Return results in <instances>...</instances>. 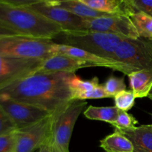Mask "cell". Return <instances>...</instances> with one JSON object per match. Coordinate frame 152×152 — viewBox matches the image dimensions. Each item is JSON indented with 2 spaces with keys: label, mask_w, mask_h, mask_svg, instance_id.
<instances>
[{
  "label": "cell",
  "mask_w": 152,
  "mask_h": 152,
  "mask_svg": "<svg viewBox=\"0 0 152 152\" xmlns=\"http://www.w3.org/2000/svg\"><path fill=\"white\" fill-rule=\"evenodd\" d=\"M140 38L152 39V16L142 12L134 13L129 16Z\"/></svg>",
  "instance_id": "cell-21"
},
{
  "label": "cell",
  "mask_w": 152,
  "mask_h": 152,
  "mask_svg": "<svg viewBox=\"0 0 152 152\" xmlns=\"http://www.w3.org/2000/svg\"><path fill=\"white\" fill-rule=\"evenodd\" d=\"M138 121L132 114H129L126 111L120 110L117 119L111 125L114 126L115 129H127L136 127V125Z\"/></svg>",
  "instance_id": "cell-24"
},
{
  "label": "cell",
  "mask_w": 152,
  "mask_h": 152,
  "mask_svg": "<svg viewBox=\"0 0 152 152\" xmlns=\"http://www.w3.org/2000/svg\"><path fill=\"white\" fill-rule=\"evenodd\" d=\"M17 131L16 125L0 105V136Z\"/></svg>",
  "instance_id": "cell-25"
},
{
  "label": "cell",
  "mask_w": 152,
  "mask_h": 152,
  "mask_svg": "<svg viewBox=\"0 0 152 152\" xmlns=\"http://www.w3.org/2000/svg\"><path fill=\"white\" fill-rule=\"evenodd\" d=\"M131 89L136 98L148 96L152 89V70H140L128 75Z\"/></svg>",
  "instance_id": "cell-17"
},
{
  "label": "cell",
  "mask_w": 152,
  "mask_h": 152,
  "mask_svg": "<svg viewBox=\"0 0 152 152\" xmlns=\"http://www.w3.org/2000/svg\"><path fill=\"white\" fill-rule=\"evenodd\" d=\"M17 5L28 7L61 27L65 32L86 31L84 19L73 14L71 12L50 4L47 0H29V1H11Z\"/></svg>",
  "instance_id": "cell-6"
},
{
  "label": "cell",
  "mask_w": 152,
  "mask_h": 152,
  "mask_svg": "<svg viewBox=\"0 0 152 152\" xmlns=\"http://www.w3.org/2000/svg\"><path fill=\"white\" fill-rule=\"evenodd\" d=\"M104 89L108 98L114 97L120 92L126 90L124 77L111 76L103 85Z\"/></svg>",
  "instance_id": "cell-22"
},
{
  "label": "cell",
  "mask_w": 152,
  "mask_h": 152,
  "mask_svg": "<svg viewBox=\"0 0 152 152\" xmlns=\"http://www.w3.org/2000/svg\"><path fill=\"white\" fill-rule=\"evenodd\" d=\"M135 13L142 12L152 16V0H131Z\"/></svg>",
  "instance_id": "cell-27"
},
{
  "label": "cell",
  "mask_w": 152,
  "mask_h": 152,
  "mask_svg": "<svg viewBox=\"0 0 152 152\" xmlns=\"http://www.w3.org/2000/svg\"><path fill=\"white\" fill-rule=\"evenodd\" d=\"M114 59L140 70H152V48L148 39L123 38L115 50Z\"/></svg>",
  "instance_id": "cell-7"
},
{
  "label": "cell",
  "mask_w": 152,
  "mask_h": 152,
  "mask_svg": "<svg viewBox=\"0 0 152 152\" xmlns=\"http://www.w3.org/2000/svg\"><path fill=\"white\" fill-rule=\"evenodd\" d=\"M120 110L116 106L96 107L90 105L83 112L88 120L103 121L112 124L117 119Z\"/></svg>",
  "instance_id": "cell-19"
},
{
  "label": "cell",
  "mask_w": 152,
  "mask_h": 152,
  "mask_svg": "<svg viewBox=\"0 0 152 152\" xmlns=\"http://www.w3.org/2000/svg\"><path fill=\"white\" fill-rule=\"evenodd\" d=\"M0 105L13 120L17 130L30 127L52 114L44 108L4 96H0Z\"/></svg>",
  "instance_id": "cell-8"
},
{
  "label": "cell",
  "mask_w": 152,
  "mask_h": 152,
  "mask_svg": "<svg viewBox=\"0 0 152 152\" xmlns=\"http://www.w3.org/2000/svg\"><path fill=\"white\" fill-rule=\"evenodd\" d=\"M50 4L71 12L73 14L78 16L84 19H96L104 16H114L108 13H102L91 8L88 6L83 4L80 0H62V1H48Z\"/></svg>",
  "instance_id": "cell-16"
},
{
  "label": "cell",
  "mask_w": 152,
  "mask_h": 152,
  "mask_svg": "<svg viewBox=\"0 0 152 152\" xmlns=\"http://www.w3.org/2000/svg\"><path fill=\"white\" fill-rule=\"evenodd\" d=\"M53 152H59L56 149V148H54V147H53Z\"/></svg>",
  "instance_id": "cell-32"
},
{
  "label": "cell",
  "mask_w": 152,
  "mask_h": 152,
  "mask_svg": "<svg viewBox=\"0 0 152 152\" xmlns=\"http://www.w3.org/2000/svg\"><path fill=\"white\" fill-rule=\"evenodd\" d=\"M115 129L132 142L134 152H152L151 125H143L127 129Z\"/></svg>",
  "instance_id": "cell-14"
},
{
  "label": "cell",
  "mask_w": 152,
  "mask_h": 152,
  "mask_svg": "<svg viewBox=\"0 0 152 152\" xmlns=\"http://www.w3.org/2000/svg\"><path fill=\"white\" fill-rule=\"evenodd\" d=\"M54 51L55 54L68 55V56L80 59V60L86 61V62L91 64L94 67L99 66L111 68L114 71L123 73L126 75H129L132 73L138 71L136 68L123 63V62L112 60V59H105V58L101 57L96 54L89 53L86 50H82L78 48L72 47V46L56 43L54 47Z\"/></svg>",
  "instance_id": "cell-12"
},
{
  "label": "cell",
  "mask_w": 152,
  "mask_h": 152,
  "mask_svg": "<svg viewBox=\"0 0 152 152\" xmlns=\"http://www.w3.org/2000/svg\"><path fill=\"white\" fill-rule=\"evenodd\" d=\"M135 99L136 97L132 90L123 91L114 96L115 106L121 111L127 112L134 106Z\"/></svg>",
  "instance_id": "cell-23"
},
{
  "label": "cell",
  "mask_w": 152,
  "mask_h": 152,
  "mask_svg": "<svg viewBox=\"0 0 152 152\" xmlns=\"http://www.w3.org/2000/svg\"><path fill=\"white\" fill-rule=\"evenodd\" d=\"M91 8L110 15L130 16L135 13L131 0H80Z\"/></svg>",
  "instance_id": "cell-15"
},
{
  "label": "cell",
  "mask_w": 152,
  "mask_h": 152,
  "mask_svg": "<svg viewBox=\"0 0 152 152\" xmlns=\"http://www.w3.org/2000/svg\"><path fill=\"white\" fill-rule=\"evenodd\" d=\"M43 61L0 55V88L16 80L35 74Z\"/></svg>",
  "instance_id": "cell-11"
},
{
  "label": "cell",
  "mask_w": 152,
  "mask_h": 152,
  "mask_svg": "<svg viewBox=\"0 0 152 152\" xmlns=\"http://www.w3.org/2000/svg\"><path fill=\"white\" fill-rule=\"evenodd\" d=\"M123 38L125 37L96 31H62L53 41L57 44L78 48L101 57L115 60L116 48Z\"/></svg>",
  "instance_id": "cell-3"
},
{
  "label": "cell",
  "mask_w": 152,
  "mask_h": 152,
  "mask_svg": "<svg viewBox=\"0 0 152 152\" xmlns=\"http://www.w3.org/2000/svg\"><path fill=\"white\" fill-rule=\"evenodd\" d=\"M151 126H152V125H151Z\"/></svg>",
  "instance_id": "cell-33"
},
{
  "label": "cell",
  "mask_w": 152,
  "mask_h": 152,
  "mask_svg": "<svg viewBox=\"0 0 152 152\" xmlns=\"http://www.w3.org/2000/svg\"><path fill=\"white\" fill-rule=\"evenodd\" d=\"M72 73H35L0 88V96L35 105L52 114L72 101Z\"/></svg>",
  "instance_id": "cell-1"
},
{
  "label": "cell",
  "mask_w": 152,
  "mask_h": 152,
  "mask_svg": "<svg viewBox=\"0 0 152 152\" xmlns=\"http://www.w3.org/2000/svg\"><path fill=\"white\" fill-rule=\"evenodd\" d=\"M94 67L91 64L64 54H55L45 59L36 73H72L81 68Z\"/></svg>",
  "instance_id": "cell-13"
},
{
  "label": "cell",
  "mask_w": 152,
  "mask_h": 152,
  "mask_svg": "<svg viewBox=\"0 0 152 152\" xmlns=\"http://www.w3.org/2000/svg\"><path fill=\"white\" fill-rule=\"evenodd\" d=\"M55 44L48 39L11 36L0 39V55L18 59L45 60L55 55Z\"/></svg>",
  "instance_id": "cell-4"
},
{
  "label": "cell",
  "mask_w": 152,
  "mask_h": 152,
  "mask_svg": "<svg viewBox=\"0 0 152 152\" xmlns=\"http://www.w3.org/2000/svg\"><path fill=\"white\" fill-rule=\"evenodd\" d=\"M16 33L13 32V31L10 30L9 28L0 25V39L4 38L7 37H11V36H17Z\"/></svg>",
  "instance_id": "cell-28"
},
{
  "label": "cell",
  "mask_w": 152,
  "mask_h": 152,
  "mask_svg": "<svg viewBox=\"0 0 152 152\" xmlns=\"http://www.w3.org/2000/svg\"><path fill=\"white\" fill-rule=\"evenodd\" d=\"M148 97H149V98H150V99H151V100H152V89H151V92H150L149 95H148Z\"/></svg>",
  "instance_id": "cell-30"
},
{
  "label": "cell",
  "mask_w": 152,
  "mask_h": 152,
  "mask_svg": "<svg viewBox=\"0 0 152 152\" xmlns=\"http://www.w3.org/2000/svg\"><path fill=\"white\" fill-rule=\"evenodd\" d=\"M85 21L87 31L114 34L132 39L140 38L136 28L129 16L114 15Z\"/></svg>",
  "instance_id": "cell-10"
},
{
  "label": "cell",
  "mask_w": 152,
  "mask_h": 152,
  "mask_svg": "<svg viewBox=\"0 0 152 152\" xmlns=\"http://www.w3.org/2000/svg\"><path fill=\"white\" fill-rule=\"evenodd\" d=\"M99 84V79L96 77L91 80H83L80 77L74 74L70 82V86L72 91V99L80 100L83 95L93 91Z\"/></svg>",
  "instance_id": "cell-20"
},
{
  "label": "cell",
  "mask_w": 152,
  "mask_h": 152,
  "mask_svg": "<svg viewBox=\"0 0 152 152\" xmlns=\"http://www.w3.org/2000/svg\"><path fill=\"white\" fill-rule=\"evenodd\" d=\"M16 132L0 136V152H14L16 143Z\"/></svg>",
  "instance_id": "cell-26"
},
{
  "label": "cell",
  "mask_w": 152,
  "mask_h": 152,
  "mask_svg": "<svg viewBox=\"0 0 152 152\" xmlns=\"http://www.w3.org/2000/svg\"><path fill=\"white\" fill-rule=\"evenodd\" d=\"M53 114L39 123L17 130L15 152H34L39 149L51 136Z\"/></svg>",
  "instance_id": "cell-9"
},
{
  "label": "cell",
  "mask_w": 152,
  "mask_h": 152,
  "mask_svg": "<svg viewBox=\"0 0 152 152\" xmlns=\"http://www.w3.org/2000/svg\"><path fill=\"white\" fill-rule=\"evenodd\" d=\"M39 152H53V142H52L51 136L39 149Z\"/></svg>",
  "instance_id": "cell-29"
},
{
  "label": "cell",
  "mask_w": 152,
  "mask_h": 152,
  "mask_svg": "<svg viewBox=\"0 0 152 152\" xmlns=\"http://www.w3.org/2000/svg\"><path fill=\"white\" fill-rule=\"evenodd\" d=\"M14 152H15V151H14Z\"/></svg>",
  "instance_id": "cell-34"
},
{
  "label": "cell",
  "mask_w": 152,
  "mask_h": 152,
  "mask_svg": "<svg viewBox=\"0 0 152 152\" xmlns=\"http://www.w3.org/2000/svg\"><path fill=\"white\" fill-rule=\"evenodd\" d=\"M100 147L106 152H134L132 142L117 129L101 140Z\"/></svg>",
  "instance_id": "cell-18"
},
{
  "label": "cell",
  "mask_w": 152,
  "mask_h": 152,
  "mask_svg": "<svg viewBox=\"0 0 152 152\" xmlns=\"http://www.w3.org/2000/svg\"><path fill=\"white\" fill-rule=\"evenodd\" d=\"M87 105L86 101L74 99L62 110L53 114L51 139L53 147L59 152H70V140L74 128Z\"/></svg>",
  "instance_id": "cell-5"
},
{
  "label": "cell",
  "mask_w": 152,
  "mask_h": 152,
  "mask_svg": "<svg viewBox=\"0 0 152 152\" xmlns=\"http://www.w3.org/2000/svg\"><path fill=\"white\" fill-rule=\"evenodd\" d=\"M148 42H149L150 45H151V48H152V39H148Z\"/></svg>",
  "instance_id": "cell-31"
},
{
  "label": "cell",
  "mask_w": 152,
  "mask_h": 152,
  "mask_svg": "<svg viewBox=\"0 0 152 152\" xmlns=\"http://www.w3.org/2000/svg\"><path fill=\"white\" fill-rule=\"evenodd\" d=\"M0 25L18 35L52 40L63 31L42 15L8 0H0Z\"/></svg>",
  "instance_id": "cell-2"
}]
</instances>
